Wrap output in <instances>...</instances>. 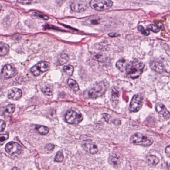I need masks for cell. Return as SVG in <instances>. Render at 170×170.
Instances as JSON below:
<instances>
[{
  "instance_id": "6da1fadb",
  "label": "cell",
  "mask_w": 170,
  "mask_h": 170,
  "mask_svg": "<svg viewBox=\"0 0 170 170\" xmlns=\"http://www.w3.org/2000/svg\"><path fill=\"white\" fill-rule=\"evenodd\" d=\"M144 68V64L141 62L131 61L128 63L126 70L128 77L132 79L138 78L142 73Z\"/></svg>"
},
{
  "instance_id": "7a4b0ae2",
  "label": "cell",
  "mask_w": 170,
  "mask_h": 170,
  "mask_svg": "<svg viewBox=\"0 0 170 170\" xmlns=\"http://www.w3.org/2000/svg\"><path fill=\"white\" fill-rule=\"evenodd\" d=\"M130 141L135 145H139L144 147H149L153 144V140L151 138L141 134L136 133L131 137Z\"/></svg>"
},
{
  "instance_id": "3957f363",
  "label": "cell",
  "mask_w": 170,
  "mask_h": 170,
  "mask_svg": "<svg viewBox=\"0 0 170 170\" xmlns=\"http://www.w3.org/2000/svg\"><path fill=\"white\" fill-rule=\"evenodd\" d=\"M107 85L104 82L98 83L94 85L88 92V96L90 98H95L102 96L106 91Z\"/></svg>"
},
{
  "instance_id": "277c9868",
  "label": "cell",
  "mask_w": 170,
  "mask_h": 170,
  "mask_svg": "<svg viewBox=\"0 0 170 170\" xmlns=\"http://www.w3.org/2000/svg\"><path fill=\"white\" fill-rule=\"evenodd\" d=\"M89 5L97 11H104L109 9L113 5L111 0H91Z\"/></svg>"
},
{
  "instance_id": "5b68a950",
  "label": "cell",
  "mask_w": 170,
  "mask_h": 170,
  "mask_svg": "<svg viewBox=\"0 0 170 170\" xmlns=\"http://www.w3.org/2000/svg\"><path fill=\"white\" fill-rule=\"evenodd\" d=\"M83 116L81 113H77L73 110H69L66 113L65 120L69 124H78L83 120Z\"/></svg>"
},
{
  "instance_id": "8992f818",
  "label": "cell",
  "mask_w": 170,
  "mask_h": 170,
  "mask_svg": "<svg viewBox=\"0 0 170 170\" xmlns=\"http://www.w3.org/2000/svg\"><path fill=\"white\" fill-rule=\"evenodd\" d=\"M5 150L11 156L16 157L21 154L22 150L19 144L16 142H10L6 144Z\"/></svg>"
},
{
  "instance_id": "52a82bcc",
  "label": "cell",
  "mask_w": 170,
  "mask_h": 170,
  "mask_svg": "<svg viewBox=\"0 0 170 170\" xmlns=\"http://www.w3.org/2000/svg\"><path fill=\"white\" fill-rule=\"evenodd\" d=\"M143 97L140 94H137L133 97L130 104L129 110L131 112L136 113L142 106Z\"/></svg>"
},
{
  "instance_id": "ba28073f",
  "label": "cell",
  "mask_w": 170,
  "mask_h": 170,
  "mask_svg": "<svg viewBox=\"0 0 170 170\" xmlns=\"http://www.w3.org/2000/svg\"><path fill=\"white\" fill-rule=\"evenodd\" d=\"M50 64L48 62H41L36 64L31 69V72L34 76H38L49 70Z\"/></svg>"
},
{
  "instance_id": "9c48e42d",
  "label": "cell",
  "mask_w": 170,
  "mask_h": 170,
  "mask_svg": "<svg viewBox=\"0 0 170 170\" xmlns=\"http://www.w3.org/2000/svg\"><path fill=\"white\" fill-rule=\"evenodd\" d=\"M88 8V3L84 0H74L70 5L71 11L76 13L85 11Z\"/></svg>"
},
{
  "instance_id": "30bf717a",
  "label": "cell",
  "mask_w": 170,
  "mask_h": 170,
  "mask_svg": "<svg viewBox=\"0 0 170 170\" xmlns=\"http://www.w3.org/2000/svg\"><path fill=\"white\" fill-rule=\"evenodd\" d=\"M2 74L7 79L13 78L18 74V71L13 64H7L3 67Z\"/></svg>"
},
{
  "instance_id": "8fae6325",
  "label": "cell",
  "mask_w": 170,
  "mask_h": 170,
  "mask_svg": "<svg viewBox=\"0 0 170 170\" xmlns=\"http://www.w3.org/2000/svg\"><path fill=\"white\" fill-rule=\"evenodd\" d=\"M155 109L157 112L159 113L160 117H162V119H167L170 116V112L161 103H157L155 106Z\"/></svg>"
},
{
  "instance_id": "7c38bea8",
  "label": "cell",
  "mask_w": 170,
  "mask_h": 170,
  "mask_svg": "<svg viewBox=\"0 0 170 170\" xmlns=\"http://www.w3.org/2000/svg\"><path fill=\"white\" fill-rule=\"evenodd\" d=\"M8 96L12 100H19L22 96V91L18 88H12L8 91Z\"/></svg>"
},
{
  "instance_id": "4fadbf2b",
  "label": "cell",
  "mask_w": 170,
  "mask_h": 170,
  "mask_svg": "<svg viewBox=\"0 0 170 170\" xmlns=\"http://www.w3.org/2000/svg\"><path fill=\"white\" fill-rule=\"evenodd\" d=\"M84 150L91 154H95L98 151L97 147L93 143H85L82 145Z\"/></svg>"
},
{
  "instance_id": "5bb4252c",
  "label": "cell",
  "mask_w": 170,
  "mask_h": 170,
  "mask_svg": "<svg viewBox=\"0 0 170 170\" xmlns=\"http://www.w3.org/2000/svg\"><path fill=\"white\" fill-rule=\"evenodd\" d=\"M150 66L152 70L156 72L161 73L164 71L163 64L159 61H152L150 63Z\"/></svg>"
},
{
  "instance_id": "9a60e30c",
  "label": "cell",
  "mask_w": 170,
  "mask_h": 170,
  "mask_svg": "<svg viewBox=\"0 0 170 170\" xmlns=\"http://www.w3.org/2000/svg\"><path fill=\"white\" fill-rule=\"evenodd\" d=\"M119 98V93L118 91L115 88H112L111 101L112 106L114 107H115L118 103Z\"/></svg>"
},
{
  "instance_id": "2e32d148",
  "label": "cell",
  "mask_w": 170,
  "mask_h": 170,
  "mask_svg": "<svg viewBox=\"0 0 170 170\" xmlns=\"http://www.w3.org/2000/svg\"><path fill=\"white\" fill-rule=\"evenodd\" d=\"M146 160L148 164L152 167L156 166L160 162L159 158L155 155H149L147 157Z\"/></svg>"
},
{
  "instance_id": "e0dca14e",
  "label": "cell",
  "mask_w": 170,
  "mask_h": 170,
  "mask_svg": "<svg viewBox=\"0 0 170 170\" xmlns=\"http://www.w3.org/2000/svg\"><path fill=\"white\" fill-rule=\"evenodd\" d=\"M127 65H128V63H127V61L122 59H120L117 62L116 64V66L119 71L121 72H124L126 70Z\"/></svg>"
},
{
  "instance_id": "ac0fdd59",
  "label": "cell",
  "mask_w": 170,
  "mask_h": 170,
  "mask_svg": "<svg viewBox=\"0 0 170 170\" xmlns=\"http://www.w3.org/2000/svg\"><path fill=\"white\" fill-rule=\"evenodd\" d=\"M15 105L10 104V105H8L5 108L3 112V114L5 116H11L15 112Z\"/></svg>"
},
{
  "instance_id": "d6986e66",
  "label": "cell",
  "mask_w": 170,
  "mask_h": 170,
  "mask_svg": "<svg viewBox=\"0 0 170 170\" xmlns=\"http://www.w3.org/2000/svg\"><path fill=\"white\" fill-rule=\"evenodd\" d=\"M9 51V46L6 43L1 42L0 43V55L3 56L6 55Z\"/></svg>"
},
{
  "instance_id": "ffe728a7",
  "label": "cell",
  "mask_w": 170,
  "mask_h": 170,
  "mask_svg": "<svg viewBox=\"0 0 170 170\" xmlns=\"http://www.w3.org/2000/svg\"><path fill=\"white\" fill-rule=\"evenodd\" d=\"M35 129L41 135H46L49 132V128L45 126H36Z\"/></svg>"
},
{
  "instance_id": "44dd1931",
  "label": "cell",
  "mask_w": 170,
  "mask_h": 170,
  "mask_svg": "<svg viewBox=\"0 0 170 170\" xmlns=\"http://www.w3.org/2000/svg\"><path fill=\"white\" fill-rule=\"evenodd\" d=\"M67 84L70 88L74 91H77L80 89V87L77 83L72 79H69L67 81Z\"/></svg>"
},
{
  "instance_id": "7402d4cb",
  "label": "cell",
  "mask_w": 170,
  "mask_h": 170,
  "mask_svg": "<svg viewBox=\"0 0 170 170\" xmlns=\"http://www.w3.org/2000/svg\"><path fill=\"white\" fill-rule=\"evenodd\" d=\"M42 93L46 96H51L53 93L51 85H45V86H43V88H42Z\"/></svg>"
},
{
  "instance_id": "603a6c76",
  "label": "cell",
  "mask_w": 170,
  "mask_h": 170,
  "mask_svg": "<svg viewBox=\"0 0 170 170\" xmlns=\"http://www.w3.org/2000/svg\"><path fill=\"white\" fill-rule=\"evenodd\" d=\"M68 60H69V57H68V55L64 53V54L60 55V56L59 57L58 61L60 65H63V64L67 63Z\"/></svg>"
},
{
  "instance_id": "cb8c5ba5",
  "label": "cell",
  "mask_w": 170,
  "mask_h": 170,
  "mask_svg": "<svg viewBox=\"0 0 170 170\" xmlns=\"http://www.w3.org/2000/svg\"><path fill=\"white\" fill-rule=\"evenodd\" d=\"M63 71L68 75L70 76L73 74V71H74V68H73V66L70 65H66L64 66V68H63Z\"/></svg>"
},
{
  "instance_id": "d4e9b609",
  "label": "cell",
  "mask_w": 170,
  "mask_h": 170,
  "mask_svg": "<svg viewBox=\"0 0 170 170\" xmlns=\"http://www.w3.org/2000/svg\"><path fill=\"white\" fill-rule=\"evenodd\" d=\"M64 156L61 151L57 152L55 157V161L57 162H61L63 160Z\"/></svg>"
},
{
  "instance_id": "484cf974",
  "label": "cell",
  "mask_w": 170,
  "mask_h": 170,
  "mask_svg": "<svg viewBox=\"0 0 170 170\" xmlns=\"http://www.w3.org/2000/svg\"><path fill=\"white\" fill-rule=\"evenodd\" d=\"M138 31H140L143 35H146V36L149 35L150 31L148 29H144L143 27H142V25H139L138 27Z\"/></svg>"
},
{
  "instance_id": "4316f807",
  "label": "cell",
  "mask_w": 170,
  "mask_h": 170,
  "mask_svg": "<svg viewBox=\"0 0 170 170\" xmlns=\"http://www.w3.org/2000/svg\"><path fill=\"white\" fill-rule=\"evenodd\" d=\"M147 28H148V29L152 31L153 32H155V33H157L160 31V29L159 27H157L156 25H148Z\"/></svg>"
},
{
  "instance_id": "83f0119b",
  "label": "cell",
  "mask_w": 170,
  "mask_h": 170,
  "mask_svg": "<svg viewBox=\"0 0 170 170\" xmlns=\"http://www.w3.org/2000/svg\"><path fill=\"white\" fill-rule=\"evenodd\" d=\"M118 158L116 156H111L109 158V162L113 165H116L118 162Z\"/></svg>"
},
{
  "instance_id": "f1b7e54d",
  "label": "cell",
  "mask_w": 170,
  "mask_h": 170,
  "mask_svg": "<svg viewBox=\"0 0 170 170\" xmlns=\"http://www.w3.org/2000/svg\"><path fill=\"white\" fill-rule=\"evenodd\" d=\"M8 138V133L6 134H1L0 136V142H1V145H3V143L5 141L7 140Z\"/></svg>"
},
{
  "instance_id": "f546056e",
  "label": "cell",
  "mask_w": 170,
  "mask_h": 170,
  "mask_svg": "<svg viewBox=\"0 0 170 170\" xmlns=\"http://www.w3.org/2000/svg\"><path fill=\"white\" fill-rule=\"evenodd\" d=\"M87 21H89V23L91 25H97L99 23V20L96 18H91L88 19Z\"/></svg>"
},
{
  "instance_id": "4dcf8cb0",
  "label": "cell",
  "mask_w": 170,
  "mask_h": 170,
  "mask_svg": "<svg viewBox=\"0 0 170 170\" xmlns=\"http://www.w3.org/2000/svg\"><path fill=\"white\" fill-rule=\"evenodd\" d=\"M34 15L36 17H39L40 18H42L44 20H48L49 19V18L46 15H44L42 14L41 13H34Z\"/></svg>"
},
{
  "instance_id": "1f68e13d",
  "label": "cell",
  "mask_w": 170,
  "mask_h": 170,
  "mask_svg": "<svg viewBox=\"0 0 170 170\" xmlns=\"http://www.w3.org/2000/svg\"><path fill=\"white\" fill-rule=\"evenodd\" d=\"M34 0H17L19 3L22 4L27 5L29 4L32 3Z\"/></svg>"
},
{
  "instance_id": "d6a6232c",
  "label": "cell",
  "mask_w": 170,
  "mask_h": 170,
  "mask_svg": "<svg viewBox=\"0 0 170 170\" xmlns=\"http://www.w3.org/2000/svg\"><path fill=\"white\" fill-rule=\"evenodd\" d=\"M6 128V123L3 120L0 121V131L3 132Z\"/></svg>"
},
{
  "instance_id": "836d02e7",
  "label": "cell",
  "mask_w": 170,
  "mask_h": 170,
  "mask_svg": "<svg viewBox=\"0 0 170 170\" xmlns=\"http://www.w3.org/2000/svg\"><path fill=\"white\" fill-rule=\"evenodd\" d=\"M93 59L98 61L99 62H102V61L103 60V57L102 55L97 54L94 56Z\"/></svg>"
},
{
  "instance_id": "e575fe53",
  "label": "cell",
  "mask_w": 170,
  "mask_h": 170,
  "mask_svg": "<svg viewBox=\"0 0 170 170\" xmlns=\"http://www.w3.org/2000/svg\"><path fill=\"white\" fill-rule=\"evenodd\" d=\"M55 145L53 144H47V145L45 147V149H46L47 150L49 151H53V149L55 148Z\"/></svg>"
},
{
  "instance_id": "d590c367",
  "label": "cell",
  "mask_w": 170,
  "mask_h": 170,
  "mask_svg": "<svg viewBox=\"0 0 170 170\" xmlns=\"http://www.w3.org/2000/svg\"><path fill=\"white\" fill-rule=\"evenodd\" d=\"M103 118L105 120L107 121V122H108V121L109 120V119H110V116L108 115V114L105 113V114H103Z\"/></svg>"
},
{
  "instance_id": "8d00e7d4",
  "label": "cell",
  "mask_w": 170,
  "mask_h": 170,
  "mask_svg": "<svg viewBox=\"0 0 170 170\" xmlns=\"http://www.w3.org/2000/svg\"><path fill=\"white\" fill-rule=\"evenodd\" d=\"M165 153L168 156L170 157V146H167L165 149Z\"/></svg>"
},
{
  "instance_id": "74e56055",
  "label": "cell",
  "mask_w": 170,
  "mask_h": 170,
  "mask_svg": "<svg viewBox=\"0 0 170 170\" xmlns=\"http://www.w3.org/2000/svg\"><path fill=\"white\" fill-rule=\"evenodd\" d=\"M12 170H21V169H19V168L15 167L13 168V169H12Z\"/></svg>"
}]
</instances>
